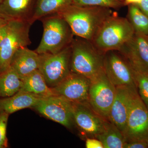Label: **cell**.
Listing matches in <instances>:
<instances>
[{
  "mask_svg": "<svg viewBox=\"0 0 148 148\" xmlns=\"http://www.w3.org/2000/svg\"><path fill=\"white\" fill-rule=\"evenodd\" d=\"M113 12L108 8L72 4L57 14L67 22L75 36L92 42L104 21Z\"/></svg>",
  "mask_w": 148,
  "mask_h": 148,
  "instance_id": "6da1fadb",
  "label": "cell"
},
{
  "mask_svg": "<svg viewBox=\"0 0 148 148\" xmlns=\"http://www.w3.org/2000/svg\"><path fill=\"white\" fill-rule=\"evenodd\" d=\"M135 30L127 18L116 12L105 20L92 42L101 53L120 49L133 36Z\"/></svg>",
  "mask_w": 148,
  "mask_h": 148,
  "instance_id": "7a4b0ae2",
  "label": "cell"
},
{
  "mask_svg": "<svg viewBox=\"0 0 148 148\" xmlns=\"http://www.w3.org/2000/svg\"><path fill=\"white\" fill-rule=\"evenodd\" d=\"M71 47V73L91 79L104 71L105 54L91 42L74 36Z\"/></svg>",
  "mask_w": 148,
  "mask_h": 148,
  "instance_id": "3957f363",
  "label": "cell"
},
{
  "mask_svg": "<svg viewBox=\"0 0 148 148\" xmlns=\"http://www.w3.org/2000/svg\"><path fill=\"white\" fill-rule=\"evenodd\" d=\"M43 32L35 50L38 54L56 53L69 46L74 36L70 26L60 15L55 14L43 17Z\"/></svg>",
  "mask_w": 148,
  "mask_h": 148,
  "instance_id": "277c9868",
  "label": "cell"
},
{
  "mask_svg": "<svg viewBox=\"0 0 148 148\" xmlns=\"http://www.w3.org/2000/svg\"><path fill=\"white\" fill-rule=\"evenodd\" d=\"M32 24L30 21H9L6 33L0 44V73L10 67L16 51L31 45L29 33Z\"/></svg>",
  "mask_w": 148,
  "mask_h": 148,
  "instance_id": "5b68a950",
  "label": "cell"
},
{
  "mask_svg": "<svg viewBox=\"0 0 148 148\" xmlns=\"http://www.w3.org/2000/svg\"><path fill=\"white\" fill-rule=\"evenodd\" d=\"M71 44L56 53L39 54L38 70L51 88L55 87L71 73Z\"/></svg>",
  "mask_w": 148,
  "mask_h": 148,
  "instance_id": "8992f818",
  "label": "cell"
},
{
  "mask_svg": "<svg viewBox=\"0 0 148 148\" xmlns=\"http://www.w3.org/2000/svg\"><path fill=\"white\" fill-rule=\"evenodd\" d=\"M88 103L96 113L108 120L109 113L116 94V87L105 71L90 79Z\"/></svg>",
  "mask_w": 148,
  "mask_h": 148,
  "instance_id": "52a82bcc",
  "label": "cell"
},
{
  "mask_svg": "<svg viewBox=\"0 0 148 148\" xmlns=\"http://www.w3.org/2000/svg\"><path fill=\"white\" fill-rule=\"evenodd\" d=\"M39 113L68 128L74 123L73 103L60 95H53L43 97L34 107Z\"/></svg>",
  "mask_w": 148,
  "mask_h": 148,
  "instance_id": "ba28073f",
  "label": "cell"
},
{
  "mask_svg": "<svg viewBox=\"0 0 148 148\" xmlns=\"http://www.w3.org/2000/svg\"><path fill=\"white\" fill-rule=\"evenodd\" d=\"M104 71L116 87L127 86L136 88L137 82L131 65L117 51H111L105 54Z\"/></svg>",
  "mask_w": 148,
  "mask_h": 148,
  "instance_id": "9c48e42d",
  "label": "cell"
},
{
  "mask_svg": "<svg viewBox=\"0 0 148 148\" xmlns=\"http://www.w3.org/2000/svg\"><path fill=\"white\" fill-rule=\"evenodd\" d=\"M123 133L126 143L136 141L148 142V109L138 93L132 101Z\"/></svg>",
  "mask_w": 148,
  "mask_h": 148,
  "instance_id": "30bf717a",
  "label": "cell"
},
{
  "mask_svg": "<svg viewBox=\"0 0 148 148\" xmlns=\"http://www.w3.org/2000/svg\"><path fill=\"white\" fill-rule=\"evenodd\" d=\"M73 110L74 123L86 139L96 138L103 132L108 120L96 113L88 103H73Z\"/></svg>",
  "mask_w": 148,
  "mask_h": 148,
  "instance_id": "8fae6325",
  "label": "cell"
},
{
  "mask_svg": "<svg viewBox=\"0 0 148 148\" xmlns=\"http://www.w3.org/2000/svg\"><path fill=\"white\" fill-rule=\"evenodd\" d=\"M90 82L86 77L71 73L51 89L54 95L62 96L73 103H88Z\"/></svg>",
  "mask_w": 148,
  "mask_h": 148,
  "instance_id": "7c38bea8",
  "label": "cell"
},
{
  "mask_svg": "<svg viewBox=\"0 0 148 148\" xmlns=\"http://www.w3.org/2000/svg\"><path fill=\"white\" fill-rule=\"evenodd\" d=\"M138 93V88L127 86H116L115 98L109 113L108 120L122 132L124 130L132 101Z\"/></svg>",
  "mask_w": 148,
  "mask_h": 148,
  "instance_id": "4fadbf2b",
  "label": "cell"
},
{
  "mask_svg": "<svg viewBox=\"0 0 148 148\" xmlns=\"http://www.w3.org/2000/svg\"><path fill=\"white\" fill-rule=\"evenodd\" d=\"M134 69L148 71V36L135 32L118 51Z\"/></svg>",
  "mask_w": 148,
  "mask_h": 148,
  "instance_id": "5bb4252c",
  "label": "cell"
},
{
  "mask_svg": "<svg viewBox=\"0 0 148 148\" xmlns=\"http://www.w3.org/2000/svg\"><path fill=\"white\" fill-rule=\"evenodd\" d=\"M36 4L34 0H3L0 3V16L8 21L32 22Z\"/></svg>",
  "mask_w": 148,
  "mask_h": 148,
  "instance_id": "9a60e30c",
  "label": "cell"
},
{
  "mask_svg": "<svg viewBox=\"0 0 148 148\" xmlns=\"http://www.w3.org/2000/svg\"><path fill=\"white\" fill-rule=\"evenodd\" d=\"M39 54L27 47H21L14 54L10 67L23 80L36 70L39 66Z\"/></svg>",
  "mask_w": 148,
  "mask_h": 148,
  "instance_id": "2e32d148",
  "label": "cell"
},
{
  "mask_svg": "<svg viewBox=\"0 0 148 148\" xmlns=\"http://www.w3.org/2000/svg\"><path fill=\"white\" fill-rule=\"evenodd\" d=\"M43 97L19 90L14 95L0 98V112L9 114L27 108H34Z\"/></svg>",
  "mask_w": 148,
  "mask_h": 148,
  "instance_id": "e0dca14e",
  "label": "cell"
},
{
  "mask_svg": "<svg viewBox=\"0 0 148 148\" xmlns=\"http://www.w3.org/2000/svg\"><path fill=\"white\" fill-rule=\"evenodd\" d=\"M23 86L20 90L42 97L54 95L52 89L47 85L45 79L37 70L23 79Z\"/></svg>",
  "mask_w": 148,
  "mask_h": 148,
  "instance_id": "ac0fdd59",
  "label": "cell"
},
{
  "mask_svg": "<svg viewBox=\"0 0 148 148\" xmlns=\"http://www.w3.org/2000/svg\"><path fill=\"white\" fill-rule=\"evenodd\" d=\"M73 2V0H37L31 21L34 24L43 17L58 13Z\"/></svg>",
  "mask_w": 148,
  "mask_h": 148,
  "instance_id": "d6986e66",
  "label": "cell"
},
{
  "mask_svg": "<svg viewBox=\"0 0 148 148\" xmlns=\"http://www.w3.org/2000/svg\"><path fill=\"white\" fill-rule=\"evenodd\" d=\"M23 80L10 67L0 73V98L12 96L18 92L23 86Z\"/></svg>",
  "mask_w": 148,
  "mask_h": 148,
  "instance_id": "ffe728a7",
  "label": "cell"
},
{
  "mask_svg": "<svg viewBox=\"0 0 148 148\" xmlns=\"http://www.w3.org/2000/svg\"><path fill=\"white\" fill-rule=\"evenodd\" d=\"M104 148H124L126 143L123 133L112 122L107 120L103 132L96 137Z\"/></svg>",
  "mask_w": 148,
  "mask_h": 148,
  "instance_id": "44dd1931",
  "label": "cell"
},
{
  "mask_svg": "<svg viewBox=\"0 0 148 148\" xmlns=\"http://www.w3.org/2000/svg\"><path fill=\"white\" fill-rule=\"evenodd\" d=\"M128 6L127 18L135 32L148 36V16L135 5Z\"/></svg>",
  "mask_w": 148,
  "mask_h": 148,
  "instance_id": "7402d4cb",
  "label": "cell"
},
{
  "mask_svg": "<svg viewBox=\"0 0 148 148\" xmlns=\"http://www.w3.org/2000/svg\"><path fill=\"white\" fill-rule=\"evenodd\" d=\"M132 69L137 82L138 93L148 109V71Z\"/></svg>",
  "mask_w": 148,
  "mask_h": 148,
  "instance_id": "603a6c76",
  "label": "cell"
},
{
  "mask_svg": "<svg viewBox=\"0 0 148 148\" xmlns=\"http://www.w3.org/2000/svg\"><path fill=\"white\" fill-rule=\"evenodd\" d=\"M73 4L84 6H100L116 9L123 6V3L112 0H73Z\"/></svg>",
  "mask_w": 148,
  "mask_h": 148,
  "instance_id": "cb8c5ba5",
  "label": "cell"
},
{
  "mask_svg": "<svg viewBox=\"0 0 148 148\" xmlns=\"http://www.w3.org/2000/svg\"><path fill=\"white\" fill-rule=\"evenodd\" d=\"M10 114L4 112H0V148L8 147L7 137V127Z\"/></svg>",
  "mask_w": 148,
  "mask_h": 148,
  "instance_id": "d4e9b609",
  "label": "cell"
},
{
  "mask_svg": "<svg viewBox=\"0 0 148 148\" xmlns=\"http://www.w3.org/2000/svg\"><path fill=\"white\" fill-rule=\"evenodd\" d=\"M86 148H104L101 141L95 138H86Z\"/></svg>",
  "mask_w": 148,
  "mask_h": 148,
  "instance_id": "484cf974",
  "label": "cell"
},
{
  "mask_svg": "<svg viewBox=\"0 0 148 148\" xmlns=\"http://www.w3.org/2000/svg\"><path fill=\"white\" fill-rule=\"evenodd\" d=\"M124 148H148V142L143 141H136L127 142Z\"/></svg>",
  "mask_w": 148,
  "mask_h": 148,
  "instance_id": "4316f807",
  "label": "cell"
},
{
  "mask_svg": "<svg viewBox=\"0 0 148 148\" xmlns=\"http://www.w3.org/2000/svg\"><path fill=\"white\" fill-rule=\"evenodd\" d=\"M8 22L4 19L0 20V44L6 33Z\"/></svg>",
  "mask_w": 148,
  "mask_h": 148,
  "instance_id": "83f0119b",
  "label": "cell"
},
{
  "mask_svg": "<svg viewBox=\"0 0 148 148\" xmlns=\"http://www.w3.org/2000/svg\"><path fill=\"white\" fill-rule=\"evenodd\" d=\"M135 5L138 6L143 13L148 16V0H142Z\"/></svg>",
  "mask_w": 148,
  "mask_h": 148,
  "instance_id": "f1b7e54d",
  "label": "cell"
},
{
  "mask_svg": "<svg viewBox=\"0 0 148 148\" xmlns=\"http://www.w3.org/2000/svg\"><path fill=\"white\" fill-rule=\"evenodd\" d=\"M142 0H124L123 5L128 6L130 5H136L140 3Z\"/></svg>",
  "mask_w": 148,
  "mask_h": 148,
  "instance_id": "f546056e",
  "label": "cell"
},
{
  "mask_svg": "<svg viewBox=\"0 0 148 148\" xmlns=\"http://www.w3.org/2000/svg\"><path fill=\"white\" fill-rule=\"evenodd\" d=\"M112 1H115L117 2H119L122 3H123L124 0H112Z\"/></svg>",
  "mask_w": 148,
  "mask_h": 148,
  "instance_id": "4dcf8cb0",
  "label": "cell"
},
{
  "mask_svg": "<svg viewBox=\"0 0 148 148\" xmlns=\"http://www.w3.org/2000/svg\"><path fill=\"white\" fill-rule=\"evenodd\" d=\"M3 1V0H0V3H1Z\"/></svg>",
  "mask_w": 148,
  "mask_h": 148,
  "instance_id": "1f68e13d",
  "label": "cell"
},
{
  "mask_svg": "<svg viewBox=\"0 0 148 148\" xmlns=\"http://www.w3.org/2000/svg\"><path fill=\"white\" fill-rule=\"evenodd\" d=\"M3 19V18L2 17H1V16H0V20H1V19Z\"/></svg>",
  "mask_w": 148,
  "mask_h": 148,
  "instance_id": "d6a6232c",
  "label": "cell"
}]
</instances>
